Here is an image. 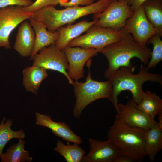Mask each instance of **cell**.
<instances>
[{"label": "cell", "mask_w": 162, "mask_h": 162, "mask_svg": "<svg viewBox=\"0 0 162 162\" xmlns=\"http://www.w3.org/2000/svg\"><path fill=\"white\" fill-rule=\"evenodd\" d=\"M33 3L32 0H0V9L11 6L28 7Z\"/></svg>", "instance_id": "83f0119b"}, {"label": "cell", "mask_w": 162, "mask_h": 162, "mask_svg": "<svg viewBox=\"0 0 162 162\" xmlns=\"http://www.w3.org/2000/svg\"><path fill=\"white\" fill-rule=\"evenodd\" d=\"M110 0V1H111L112 2H114V1H117V0Z\"/></svg>", "instance_id": "1f68e13d"}, {"label": "cell", "mask_w": 162, "mask_h": 162, "mask_svg": "<svg viewBox=\"0 0 162 162\" xmlns=\"http://www.w3.org/2000/svg\"><path fill=\"white\" fill-rule=\"evenodd\" d=\"M124 0H117L118 1H122Z\"/></svg>", "instance_id": "d6a6232c"}, {"label": "cell", "mask_w": 162, "mask_h": 162, "mask_svg": "<svg viewBox=\"0 0 162 162\" xmlns=\"http://www.w3.org/2000/svg\"><path fill=\"white\" fill-rule=\"evenodd\" d=\"M36 125L50 129L55 136L62 138L68 143L73 142L80 144L81 138L75 134L69 126L64 122H56L49 115L36 112L35 113Z\"/></svg>", "instance_id": "5bb4252c"}, {"label": "cell", "mask_w": 162, "mask_h": 162, "mask_svg": "<svg viewBox=\"0 0 162 162\" xmlns=\"http://www.w3.org/2000/svg\"><path fill=\"white\" fill-rule=\"evenodd\" d=\"M58 4V0H36L30 6L24 7V9L26 11L34 13L44 7H54Z\"/></svg>", "instance_id": "484cf974"}, {"label": "cell", "mask_w": 162, "mask_h": 162, "mask_svg": "<svg viewBox=\"0 0 162 162\" xmlns=\"http://www.w3.org/2000/svg\"><path fill=\"white\" fill-rule=\"evenodd\" d=\"M89 152L82 160L85 162H114L116 158L122 154L111 141H101L89 138Z\"/></svg>", "instance_id": "4fadbf2b"}, {"label": "cell", "mask_w": 162, "mask_h": 162, "mask_svg": "<svg viewBox=\"0 0 162 162\" xmlns=\"http://www.w3.org/2000/svg\"><path fill=\"white\" fill-rule=\"evenodd\" d=\"M116 119L131 127L146 130L158 124L153 118L139 109L132 98L125 104L118 103Z\"/></svg>", "instance_id": "30bf717a"}, {"label": "cell", "mask_w": 162, "mask_h": 162, "mask_svg": "<svg viewBox=\"0 0 162 162\" xmlns=\"http://www.w3.org/2000/svg\"><path fill=\"white\" fill-rule=\"evenodd\" d=\"M145 140L147 156L153 162L162 149V128L158 124L145 130Z\"/></svg>", "instance_id": "d6986e66"}, {"label": "cell", "mask_w": 162, "mask_h": 162, "mask_svg": "<svg viewBox=\"0 0 162 162\" xmlns=\"http://www.w3.org/2000/svg\"><path fill=\"white\" fill-rule=\"evenodd\" d=\"M98 20H94L91 22L83 20L73 25L60 27L57 30L58 36L55 44L56 46L59 50H63L71 40L86 32Z\"/></svg>", "instance_id": "2e32d148"}, {"label": "cell", "mask_w": 162, "mask_h": 162, "mask_svg": "<svg viewBox=\"0 0 162 162\" xmlns=\"http://www.w3.org/2000/svg\"><path fill=\"white\" fill-rule=\"evenodd\" d=\"M145 130L129 126L116 119L107 133V140L112 142L121 153L135 161L141 162L147 156Z\"/></svg>", "instance_id": "277c9868"}, {"label": "cell", "mask_w": 162, "mask_h": 162, "mask_svg": "<svg viewBox=\"0 0 162 162\" xmlns=\"http://www.w3.org/2000/svg\"><path fill=\"white\" fill-rule=\"evenodd\" d=\"M147 18L156 34L162 36V1L147 0L142 5Z\"/></svg>", "instance_id": "ffe728a7"}, {"label": "cell", "mask_w": 162, "mask_h": 162, "mask_svg": "<svg viewBox=\"0 0 162 162\" xmlns=\"http://www.w3.org/2000/svg\"><path fill=\"white\" fill-rule=\"evenodd\" d=\"M53 150L62 155L67 162H81L85 153L79 144L74 143L70 145L68 143L65 145L60 140H58Z\"/></svg>", "instance_id": "603a6c76"}, {"label": "cell", "mask_w": 162, "mask_h": 162, "mask_svg": "<svg viewBox=\"0 0 162 162\" xmlns=\"http://www.w3.org/2000/svg\"><path fill=\"white\" fill-rule=\"evenodd\" d=\"M6 119L5 117L3 118L0 123V158L4 147L10 140L13 138L23 139L26 136L22 129L17 131L12 130L11 127L13 120L9 119L5 122Z\"/></svg>", "instance_id": "cb8c5ba5"}, {"label": "cell", "mask_w": 162, "mask_h": 162, "mask_svg": "<svg viewBox=\"0 0 162 162\" xmlns=\"http://www.w3.org/2000/svg\"><path fill=\"white\" fill-rule=\"evenodd\" d=\"M158 124L160 127L162 128V111L160 112L158 115Z\"/></svg>", "instance_id": "4dcf8cb0"}, {"label": "cell", "mask_w": 162, "mask_h": 162, "mask_svg": "<svg viewBox=\"0 0 162 162\" xmlns=\"http://www.w3.org/2000/svg\"><path fill=\"white\" fill-rule=\"evenodd\" d=\"M63 51L68 63V75L71 79L77 81L84 77V67L87 62L99 52L93 48L68 46Z\"/></svg>", "instance_id": "7c38bea8"}, {"label": "cell", "mask_w": 162, "mask_h": 162, "mask_svg": "<svg viewBox=\"0 0 162 162\" xmlns=\"http://www.w3.org/2000/svg\"><path fill=\"white\" fill-rule=\"evenodd\" d=\"M32 58L33 65L47 70L58 72L67 79L69 84L73 85L74 81L69 76L68 72V63L63 51L59 50L55 44L45 47Z\"/></svg>", "instance_id": "ba28073f"}, {"label": "cell", "mask_w": 162, "mask_h": 162, "mask_svg": "<svg viewBox=\"0 0 162 162\" xmlns=\"http://www.w3.org/2000/svg\"><path fill=\"white\" fill-rule=\"evenodd\" d=\"M33 14L21 6H11L0 9V48L11 49L9 40L11 33L18 25L31 18Z\"/></svg>", "instance_id": "52a82bcc"}, {"label": "cell", "mask_w": 162, "mask_h": 162, "mask_svg": "<svg viewBox=\"0 0 162 162\" xmlns=\"http://www.w3.org/2000/svg\"><path fill=\"white\" fill-rule=\"evenodd\" d=\"M86 33L71 40L68 46L93 48L99 51L105 46L120 40L123 34V28L119 30L94 25Z\"/></svg>", "instance_id": "8992f818"}, {"label": "cell", "mask_w": 162, "mask_h": 162, "mask_svg": "<svg viewBox=\"0 0 162 162\" xmlns=\"http://www.w3.org/2000/svg\"><path fill=\"white\" fill-rule=\"evenodd\" d=\"M130 10L134 12L147 0H126Z\"/></svg>", "instance_id": "f1b7e54d"}, {"label": "cell", "mask_w": 162, "mask_h": 162, "mask_svg": "<svg viewBox=\"0 0 162 162\" xmlns=\"http://www.w3.org/2000/svg\"><path fill=\"white\" fill-rule=\"evenodd\" d=\"M135 69V67L131 63L128 66L120 67L106 78L111 82L113 88L112 94L109 99L116 111L118 110V97L122 92L129 91L132 95V99L138 104L142 98L144 92L142 86L145 82H157L162 85L160 74L149 72V69L142 64L138 74H133Z\"/></svg>", "instance_id": "6da1fadb"}, {"label": "cell", "mask_w": 162, "mask_h": 162, "mask_svg": "<svg viewBox=\"0 0 162 162\" xmlns=\"http://www.w3.org/2000/svg\"><path fill=\"white\" fill-rule=\"evenodd\" d=\"M35 40L34 30L27 21L22 22L19 27L14 45V49L22 57H31Z\"/></svg>", "instance_id": "9a60e30c"}, {"label": "cell", "mask_w": 162, "mask_h": 162, "mask_svg": "<svg viewBox=\"0 0 162 162\" xmlns=\"http://www.w3.org/2000/svg\"><path fill=\"white\" fill-rule=\"evenodd\" d=\"M25 142L19 140L16 143L13 144L3 153L1 159L2 162H24L32 161V158L30 156L28 151L24 149Z\"/></svg>", "instance_id": "7402d4cb"}, {"label": "cell", "mask_w": 162, "mask_h": 162, "mask_svg": "<svg viewBox=\"0 0 162 162\" xmlns=\"http://www.w3.org/2000/svg\"><path fill=\"white\" fill-rule=\"evenodd\" d=\"M126 0L112 2L103 12L94 14L98 19L94 25L119 30L124 27L127 20L133 14Z\"/></svg>", "instance_id": "9c48e42d"}, {"label": "cell", "mask_w": 162, "mask_h": 162, "mask_svg": "<svg viewBox=\"0 0 162 162\" xmlns=\"http://www.w3.org/2000/svg\"><path fill=\"white\" fill-rule=\"evenodd\" d=\"M152 50L147 45H142L134 39L124 28L122 38L105 46L99 52L107 59L109 67L104 73L106 78L122 66H128L134 58L139 59L146 65L151 58Z\"/></svg>", "instance_id": "7a4b0ae2"}, {"label": "cell", "mask_w": 162, "mask_h": 162, "mask_svg": "<svg viewBox=\"0 0 162 162\" xmlns=\"http://www.w3.org/2000/svg\"><path fill=\"white\" fill-rule=\"evenodd\" d=\"M59 4L61 7H72L80 5L87 6L94 3L97 0H58Z\"/></svg>", "instance_id": "4316f807"}, {"label": "cell", "mask_w": 162, "mask_h": 162, "mask_svg": "<svg viewBox=\"0 0 162 162\" xmlns=\"http://www.w3.org/2000/svg\"><path fill=\"white\" fill-rule=\"evenodd\" d=\"M124 28L132 35L136 42L142 46L147 45L149 38L156 34L146 17L142 5L127 20Z\"/></svg>", "instance_id": "8fae6325"}, {"label": "cell", "mask_w": 162, "mask_h": 162, "mask_svg": "<svg viewBox=\"0 0 162 162\" xmlns=\"http://www.w3.org/2000/svg\"><path fill=\"white\" fill-rule=\"evenodd\" d=\"M160 35L155 34L148 40L146 45L151 44L153 46L151 60L147 67L148 69L155 67L162 60V41Z\"/></svg>", "instance_id": "d4e9b609"}, {"label": "cell", "mask_w": 162, "mask_h": 162, "mask_svg": "<svg viewBox=\"0 0 162 162\" xmlns=\"http://www.w3.org/2000/svg\"><path fill=\"white\" fill-rule=\"evenodd\" d=\"M135 161L130 157L123 154L119 155L114 162H134Z\"/></svg>", "instance_id": "f546056e"}, {"label": "cell", "mask_w": 162, "mask_h": 162, "mask_svg": "<svg viewBox=\"0 0 162 162\" xmlns=\"http://www.w3.org/2000/svg\"><path fill=\"white\" fill-rule=\"evenodd\" d=\"M112 2L109 0H98L88 5L68 7L62 10L49 6L34 13L31 18L44 25L48 31L54 32L63 26L71 24L81 17L103 12Z\"/></svg>", "instance_id": "3957f363"}, {"label": "cell", "mask_w": 162, "mask_h": 162, "mask_svg": "<svg viewBox=\"0 0 162 162\" xmlns=\"http://www.w3.org/2000/svg\"><path fill=\"white\" fill-rule=\"evenodd\" d=\"M22 75L23 84L26 89L36 95L41 82L48 76L46 69L34 65L25 68Z\"/></svg>", "instance_id": "ac0fdd59"}, {"label": "cell", "mask_w": 162, "mask_h": 162, "mask_svg": "<svg viewBox=\"0 0 162 162\" xmlns=\"http://www.w3.org/2000/svg\"><path fill=\"white\" fill-rule=\"evenodd\" d=\"M136 107L154 119L162 111V99L156 94L148 90L144 92L141 100Z\"/></svg>", "instance_id": "44dd1931"}, {"label": "cell", "mask_w": 162, "mask_h": 162, "mask_svg": "<svg viewBox=\"0 0 162 162\" xmlns=\"http://www.w3.org/2000/svg\"><path fill=\"white\" fill-rule=\"evenodd\" d=\"M92 62L91 58L86 63L88 72L86 81L80 82L75 80L72 85L76 98L73 110L74 118H79L83 110L89 104L100 99H109L112 92V85L110 80L100 82L92 80L90 71Z\"/></svg>", "instance_id": "5b68a950"}, {"label": "cell", "mask_w": 162, "mask_h": 162, "mask_svg": "<svg viewBox=\"0 0 162 162\" xmlns=\"http://www.w3.org/2000/svg\"><path fill=\"white\" fill-rule=\"evenodd\" d=\"M29 20L35 34L34 48L30 58L31 60L33 57L43 48L55 44L58 34L57 31L54 32L48 31L44 25L32 18Z\"/></svg>", "instance_id": "e0dca14e"}]
</instances>
